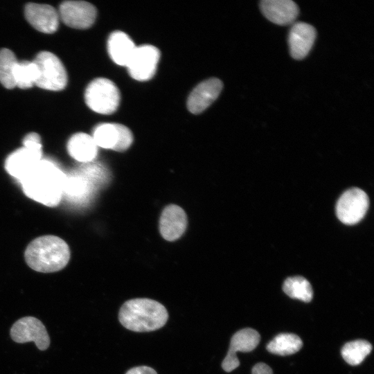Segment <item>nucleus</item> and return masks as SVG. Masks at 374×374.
I'll return each mask as SVG.
<instances>
[{"label": "nucleus", "instance_id": "1", "mask_svg": "<svg viewBox=\"0 0 374 374\" xmlns=\"http://www.w3.org/2000/svg\"><path fill=\"white\" fill-rule=\"evenodd\" d=\"M66 174L53 161L42 159L19 183L24 194L43 205L54 207L61 202Z\"/></svg>", "mask_w": 374, "mask_h": 374}, {"label": "nucleus", "instance_id": "2", "mask_svg": "<svg viewBox=\"0 0 374 374\" xmlns=\"http://www.w3.org/2000/svg\"><path fill=\"white\" fill-rule=\"evenodd\" d=\"M27 265L39 272L50 273L62 269L70 259L68 244L55 235H44L33 240L26 247Z\"/></svg>", "mask_w": 374, "mask_h": 374}, {"label": "nucleus", "instance_id": "3", "mask_svg": "<svg viewBox=\"0 0 374 374\" xmlns=\"http://www.w3.org/2000/svg\"><path fill=\"white\" fill-rule=\"evenodd\" d=\"M168 318L166 308L150 299H134L121 308L118 319L127 329L134 332H149L163 327Z\"/></svg>", "mask_w": 374, "mask_h": 374}, {"label": "nucleus", "instance_id": "4", "mask_svg": "<svg viewBox=\"0 0 374 374\" xmlns=\"http://www.w3.org/2000/svg\"><path fill=\"white\" fill-rule=\"evenodd\" d=\"M107 179V171L100 166L89 165L79 171L66 175L64 195L73 202H84L96 187Z\"/></svg>", "mask_w": 374, "mask_h": 374}, {"label": "nucleus", "instance_id": "5", "mask_svg": "<svg viewBox=\"0 0 374 374\" xmlns=\"http://www.w3.org/2000/svg\"><path fill=\"white\" fill-rule=\"evenodd\" d=\"M120 92L116 84L109 79L98 78L87 87L84 100L93 112L101 114L115 112L120 103Z\"/></svg>", "mask_w": 374, "mask_h": 374}, {"label": "nucleus", "instance_id": "6", "mask_svg": "<svg viewBox=\"0 0 374 374\" xmlns=\"http://www.w3.org/2000/svg\"><path fill=\"white\" fill-rule=\"evenodd\" d=\"M38 69L35 85L50 91H60L67 84V73L61 60L53 53L41 51L33 60Z\"/></svg>", "mask_w": 374, "mask_h": 374}, {"label": "nucleus", "instance_id": "7", "mask_svg": "<svg viewBox=\"0 0 374 374\" xmlns=\"http://www.w3.org/2000/svg\"><path fill=\"white\" fill-rule=\"evenodd\" d=\"M368 204L366 193L360 188H352L339 197L336 206V214L342 223L353 225L364 217Z\"/></svg>", "mask_w": 374, "mask_h": 374}, {"label": "nucleus", "instance_id": "8", "mask_svg": "<svg viewBox=\"0 0 374 374\" xmlns=\"http://www.w3.org/2000/svg\"><path fill=\"white\" fill-rule=\"evenodd\" d=\"M91 136L98 147L118 152L127 150L133 141L130 130L118 123H100L94 127Z\"/></svg>", "mask_w": 374, "mask_h": 374}, {"label": "nucleus", "instance_id": "9", "mask_svg": "<svg viewBox=\"0 0 374 374\" xmlns=\"http://www.w3.org/2000/svg\"><path fill=\"white\" fill-rule=\"evenodd\" d=\"M159 50L152 45L136 46L126 67L131 77L139 81L151 79L156 73Z\"/></svg>", "mask_w": 374, "mask_h": 374}, {"label": "nucleus", "instance_id": "10", "mask_svg": "<svg viewBox=\"0 0 374 374\" xmlns=\"http://www.w3.org/2000/svg\"><path fill=\"white\" fill-rule=\"evenodd\" d=\"M10 336L17 343L33 341L41 350L47 349L50 345V338L44 325L33 317L17 320L10 329Z\"/></svg>", "mask_w": 374, "mask_h": 374}, {"label": "nucleus", "instance_id": "11", "mask_svg": "<svg viewBox=\"0 0 374 374\" xmlns=\"http://www.w3.org/2000/svg\"><path fill=\"white\" fill-rule=\"evenodd\" d=\"M58 14L60 19L66 26L77 29H86L94 23L97 12L90 3L84 1H66L60 4Z\"/></svg>", "mask_w": 374, "mask_h": 374}, {"label": "nucleus", "instance_id": "12", "mask_svg": "<svg viewBox=\"0 0 374 374\" xmlns=\"http://www.w3.org/2000/svg\"><path fill=\"white\" fill-rule=\"evenodd\" d=\"M260 341V334L254 329L244 328L236 332L231 337L229 351L222 363V368L226 372L235 369L240 365L237 352H250Z\"/></svg>", "mask_w": 374, "mask_h": 374}, {"label": "nucleus", "instance_id": "13", "mask_svg": "<svg viewBox=\"0 0 374 374\" xmlns=\"http://www.w3.org/2000/svg\"><path fill=\"white\" fill-rule=\"evenodd\" d=\"M42 159V151L20 148L8 156L4 167L7 172L20 182Z\"/></svg>", "mask_w": 374, "mask_h": 374}, {"label": "nucleus", "instance_id": "14", "mask_svg": "<svg viewBox=\"0 0 374 374\" xmlns=\"http://www.w3.org/2000/svg\"><path fill=\"white\" fill-rule=\"evenodd\" d=\"M24 14L28 23L39 32L49 34L57 30L59 14L50 5L29 3L25 6Z\"/></svg>", "mask_w": 374, "mask_h": 374}, {"label": "nucleus", "instance_id": "15", "mask_svg": "<svg viewBox=\"0 0 374 374\" xmlns=\"http://www.w3.org/2000/svg\"><path fill=\"white\" fill-rule=\"evenodd\" d=\"M222 87V81L217 78H210L200 82L188 98V110L195 114L204 111L217 99Z\"/></svg>", "mask_w": 374, "mask_h": 374}, {"label": "nucleus", "instance_id": "16", "mask_svg": "<svg viewBox=\"0 0 374 374\" xmlns=\"http://www.w3.org/2000/svg\"><path fill=\"white\" fill-rule=\"evenodd\" d=\"M316 35V30L312 25L301 21L294 24L288 35L291 56L295 60L305 57L314 44Z\"/></svg>", "mask_w": 374, "mask_h": 374}, {"label": "nucleus", "instance_id": "17", "mask_svg": "<svg viewBox=\"0 0 374 374\" xmlns=\"http://www.w3.org/2000/svg\"><path fill=\"white\" fill-rule=\"evenodd\" d=\"M186 226L187 217L180 206L170 204L163 209L159 220V230L165 240H177L183 235Z\"/></svg>", "mask_w": 374, "mask_h": 374}, {"label": "nucleus", "instance_id": "18", "mask_svg": "<svg viewBox=\"0 0 374 374\" xmlns=\"http://www.w3.org/2000/svg\"><path fill=\"white\" fill-rule=\"evenodd\" d=\"M260 8L267 19L282 26L292 24L299 12L297 4L292 0H263Z\"/></svg>", "mask_w": 374, "mask_h": 374}, {"label": "nucleus", "instance_id": "19", "mask_svg": "<svg viewBox=\"0 0 374 374\" xmlns=\"http://www.w3.org/2000/svg\"><path fill=\"white\" fill-rule=\"evenodd\" d=\"M69 155L82 163L93 161L98 154V147L91 135L83 132L73 134L67 143Z\"/></svg>", "mask_w": 374, "mask_h": 374}, {"label": "nucleus", "instance_id": "20", "mask_svg": "<svg viewBox=\"0 0 374 374\" xmlns=\"http://www.w3.org/2000/svg\"><path fill=\"white\" fill-rule=\"evenodd\" d=\"M136 47L132 39L120 30L112 33L108 38L109 55L112 61L120 66H126Z\"/></svg>", "mask_w": 374, "mask_h": 374}, {"label": "nucleus", "instance_id": "21", "mask_svg": "<svg viewBox=\"0 0 374 374\" xmlns=\"http://www.w3.org/2000/svg\"><path fill=\"white\" fill-rule=\"evenodd\" d=\"M303 346L301 338L292 333H280L269 341L266 348L273 354L289 355L298 352Z\"/></svg>", "mask_w": 374, "mask_h": 374}, {"label": "nucleus", "instance_id": "22", "mask_svg": "<svg viewBox=\"0 0 374 374\" xmlns=\"http://www.w3.org/2000/svg\"><path fill=\"white\" fill-rule=\"evenodd\" d=\"M283 290L290 298L305 303L310 302L313 297L312 285L303 276H297L287 278L284 281Z\"/></svg>", "mask_w": 374, "mask_h": 374}, {"label": "nucleus", "instance_id": "23", "mask_svg": "<svg viewBox=\"0 0 374 374\" xmlns=\"http://www.w3.org/2000/svg\"><path fill=\"white\" fill-rule=\"evenodd\" d=\"M13 78L15 87L28 89L36 84L38 78V69L34 61L17 62L14 71Z\"/></svg>", "mask_w": 374, "mask_h": 374}, {"label": "nucleus", "instance_id": "24", "mask_svg": "<svg viewBox=\"0 0 374 374\" xmlns=\"http://www.w3.org/2000/svg\"><path fill=\"white\" fill-rule=\"evenodd\" d=\"M371 350L372 346L368 341L358 339L346 343L342 347L341 353L348 364L357 366L363 362Z\"/></svg>", "mask_w": 374, "mask_h": 374}, {"label": "nucleus", "instance_id": "25", "mask_svg": "<svg viewBox=\"0 0 374 374\" xmlns=\"http://www.w3.org/2000/svg\"><path fill=\"white\" fill-rule=\"evenodd\" d=\"M17 62L12 51L8 48L0 49V83L6 89L15 87L13 71Z\"/></svg>", "mask_w": 374, "mask_h": 374}, {"label": "nucleus", "instance_id": "26", "mask_svg": "<svg viewBox=\"0 0 374 374\" xmlns=\"http://www.w3.org/2000/svg\"><path fill=\"white\" fill-rule=\"evenodd\" d=\"M24 147L35 150L42 151V145L40 136L35 132H31L26 135L23 140Z\"/></svg>", "mask_w": 374, "mask_h": 374}, {"label": "nucleus", "instance_id": "27", "mask_svg": "<svg viewBox=\"0 0 374 374\" xmlns=\"http://www.w3.org/2000/svg\"><path fill=\"white\" fill-rule=\"evenodd\" d=\"M125 374H157L152 368L141 366L130 369Z\"/></svg>", "mask_w": 374, "mask_h": 374}, {"label": "nucleus", "instance_id": "28", "mask_svg": "<svg viewBox=\"0 0 374 374\" xmlns=\"http://www.w3.org/2000/svg\"><path fill=\"white\" fill-rule=\"evenodd\" d=\"M251 374H273L271 368L265 363L255 364L251 370Z\"/></svg>", "mask_w": 374, "mask_h": 374}]
</instances>
